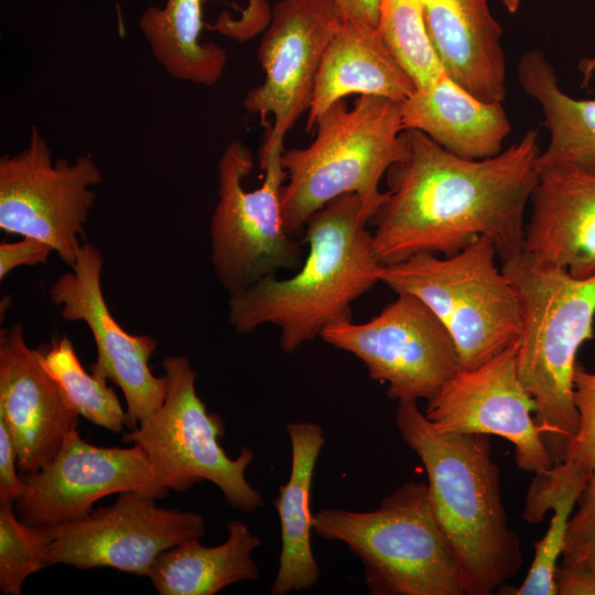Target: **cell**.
<instances>
[{
	"instance_id": "cell-1",
	"label": "cell",
	"mask_w": 595,
	"mask_h": 595,
	"mask_svg": "<svg viewBox=\"0 0 595 595\" xmlns=\"http://www.w3.org/2000/svg\"><path fill=\"white\" fill-rule=\"evenodd\" d=\"M404 134L408 155L388 170L389 197L370 221L383 266L421 252L453 256L483 236L501 262L523 250L524 212L541 153L537 129L479 160L455 155L419 130Z\"/></svg>"
},
{
	"instance_id": "cell-2",
	"label": "cell",
	"mask_w": 595,
	"mask_h": 595,
	"mask_svg": "<svg viewBox=\"0 0 595 595\" xmlns=\"http://www.w3.org/2000/svg\"><path fill=\"white\" fill-rule=\"evenodd\" d=\"M394 419L425 468L465 595L495 593L518 573L523 558L520 539L508 524L490 435L441 433L416 401H398Z\"/></svg>"
},
{
	"instance_id": "cell-3",
	"label": "cell",
	"mask_w": 595,
	"mask_h": 595,
	"mask_svg": "<svg viewBox=\"0 0 595 595\" xmlns=\"http://www.w3.org/2000/svg\"><path fill=\"white\" fill-rule=\"evenodd\" d=\"M366 226L354 193L315 212L305 225L309 252L295 274L266 277L230 294L228 321L235 332L274 325L282 351L291 354L327 326L351 321L353 302L380 282L383 266Z\"/></svg>"
},
{
	"instance_id": "cell-4",
	"label": "cell",
	"mask_w": 595,
	"mask_h": 595,
	"mask_svg": "<svg viewBox=\"0 0 595 595\" xmlns=\"http://www.w3.org/2000/svg\"><path fill=\"white\" fill-rule=\"evenodd\" d=\"M520 300L519 378L536 404V422L554 465L578 432L573 399L576 354L593 338L595 274L580 279L524 249L501 262Z\"/></svg>"
},
{
	"instance_id": "cell-5",
	"label": "cell",
	"mask_w": 595,
	"mask_h": 595,
	"mask_svg": "<svg viewBox=\"0 0 595 595\" xmlns=\"http://www.w3.org/2000/svg\"><path fill=\"white\" fill-rule=\"evenodd\" d=\"M316 137L282 154L288 184L282 188L285 229L294 237L310 217L334 198L357 194L368 224L386 203L382 176L409 152L402 102L359 96L353 108L336 101L315 120Z\"/></svg>"
},
{
	"instance_id": "cell-6",
	"label": "cell",
	"mask_w": 595,
	"mask_h": 595,
	"mask_svg": "<svg viewBox=\"0 0 595 595\" xmlns=\"http://www.w3.org/2000/svg\"><path fill=\"white\" fill-rule=\"evenodd\" d=\"M312 528L360 560L372 595H465L425 483H404L372 511L322 509Z\"/></svg>"
},
{
	"instance_id": "cell-7",
	"label": "cell",
	"mask_w": 595,
	"mask_h": 595,
	"mask_svg": "<svg viewBox=\"0 0 595 595\" xmlns=\"http://www.w3.org/2000/svg\"><path fill=\"white\" fill-rule=\"evenodd\" d=\"M496 256L483 236L453 256L421 252L379 273L393 292L415 295L436 315L454 340L461 370L487 363L522 335L519 295Z\"/></svg>"
},
{
	"instance_id": "cell-8",
	"label": "cell",
	"mask_w": 595,
	"mask_h": 595,
	"mask_svg": "<svg viewBox=\"0 0 595 595\" xmlns=\"http://www.w3.org/2000/svg\"><path fill=\"white\" fill-rule=\"evenodd\" d=\"M284 136L271 129L260 151L262 184L245 187L253 160L240 141H231L218 163V202L210 221L212 263L223 286L238 292L281 269H298L300 245L288 232L282 215Z\"/></svg>"
},
{
	"instance_id": "cell-9",
	"label": "cell",
	"mask_w": 595,
	"mask_h": 595,
	"mask_svg": "<svg viewBox=\"0 0 595 595\" xmlns=\"http://www.w3.org/2000/svg\"><path fill=\"white\" fill-rule=\"evenodd\" d=\"M161 365L167 378L164 402L122 441L141 446L155 478L169 490L185 493L208 480L234 509L250 513L262 507V496L246 479L255 454L242 447L235 459L226 455L219 445L226 431L224 421L209 413L196 393L190 360L176 355Z\"/></svg>"
},
{
	"instance_id": "cell-10",
	"label": "cell",
	"mask_w": 595,
	"mask_h": 595,
	"mask_svg": "<svg viewBox=\"0 0 595 595\" xmlns=\"http://www.w3.org/2000/svg\"><path fill=\"white\" fill-rule=\"evenodd\" d=\"M102 173L90 154L53 162L33 126L29 144L0 158V229L39 239L72 267L85 239V223Z\"/></svg>"
},
{
	"instance_id": "cell-11",
	"label": "cell",
	"mask_w": 595,
	"mask_h": 595,
	"mask_svg": "<svg viewBox=\"0 0 595 595\" xmlns=\"http://www.w3.org/2000/svg\"><path fill=\"white\" fill-rule=\"evenodd\" d=\"M320 337L359 358L388 397L429 400L459 370L456 346L436 315L415 295L397 293L370 321L340 322Z\"/></svg>"
},
{
	"instance_id": "cell-12",
	"label": "cell",
	"mask_w": 595,
	"mask_h": 595,
	"mask_svg": "<svg viewBox=\"0 0 595 595\" xmlns=\"http://www.w3.org/2000/svg\"><path fill=\"white\" fill-rule=\"evenodd\" d=\"M45 529L52 537V565L111 567L140 576L148 575L160 553L205 532L199 513L159 507L155 497L134 490L119 493L112 505L78 520Z\"/></svg>"
},
{
	"instance_id": "cell-13",
	"label": "cell",
	"mask_w": 595,
	"mask_h": 595,
	"mask_svg": "<svg viewBox=\"0 0 595 595\" xmlns=\"http://www.w3.org/2000/svg\"><path fill=\"white\" fill-rule=\"evenodd\" d=\"M25 491L14 502L18 517L35 528H51L87 516L106 496L134 490L156 499L167 496L140 445L96 446L71 432L58 453L37 472L21 476Z\"/></svg>"
},
{
	"instance_id": "cell-14",
	"label": "cell",
	"mask_w": 595,
	"mask_h": 595,
	"mask_svg": "<svg viewBox=\"0 0 595 595\" xmlns=\"http://www.w3.org/2000/svg\"><path fill=\"white\" fill-rule=\"evenodd\" d=\"M518 347L513 343L487 363L459 370L428 400L424 415L441 433L504 437L513 444L520 469L544 475L554 463L532 416L534 401L517 371Z\"/></svg>"
},
{
	"instance_id": "cell-15",
	"label": "cell",
	"mask_w": 595,
	"mask_h": 595,
	"mask_svg": "<svg viewBox=\"0 0 595 595\" xmlns=\"http://www.w3.org/2000/svg\"><path fill=\"white\" fill-rule=\"evenodd\" d=\"M102 266L100 250L84 242L71 271L52 283L48 296L61 307L63 320L82 321L90 329L97 347L91 374L121 389L127 403L126 426L131 431L162 405L167 378L155 377L149 367L155 339L129 334L110 313L101 289Z\"/></svg>"
},
{
	"instance_id": "cell-16",
	"label": "cell",
	"mask_w": 595,
	"mask_h": 595,
	"mask_svg": "<svg viewBox=\"0 0 595 595\" xmlns=\"http://www.w3.org/2000/svg\"><path fill=\"white\" fill-rule=\"evenodd\" d=\"M340 22L332 0H280L272 7L258 48L264 80L242 105L263 119L272 115L273 132L285 136L310 109L323 55Z\"/></svg>"
},
{
	"instance_id": "cell-17",
	"label": "cell",
	"mask_w": 595,
	"mask_h": 595,
	"mask_svg": "<svg viewBox=\"0 0 595 595\" xmlns=\"http://www.w3.org/2000/svg\"><path fill=\"white\" fill-rule=\"evenodd\" d=\"M0 420L7 425L22 475L37 472L77 430L79 415L28 346L18 323L0 331Z\"/></svg>"
},
{
	"instance_id": "cell-18",
	"label": "cell",
	"mask_w": 595,
	"mask_h": 595,
	"mask_svg": "<svg viewBox=\"0 0 595 595\" xmlns=\"http://www.w3.org/2000/svg\"><path fill=\"white\" fill-rule=\"evenodd\" d=\"M523 249L580 279L595 274V174L538 169Z\"/></svg>"
},
{
	"instance_id": "cell-19",
	"label": "cell",
	"mask_w": 595,
	"mask_h": 595,
	"mask_svg": "<svg viewBox=\"0 0 595 595\" xmlns=\"http://www.w3.org/2000/svg\"><path fill=\"white\" fill-rule=\"evenodd\" d=\"M432 45L444 72L483 101L506 97L502 29L487 0H423Z\"/></svg>"
},
{
	"instance_id": "cell-20",
	"label": "cell",
	"mask_w": 595,
	"mask_h": 595,
	"mask_svg": "<svg viewBox=\"0 0 595 595\" xmlns=\"http://www.w3.org/2000/svg\"><path fill=\"white\" fill-rule=\"evenodd\" d=\"M415 89L414 82L388 50L377 28L342 21L323 55L306 129L312 130L323 111L348 95L403 102Z\"/></svg>"
},
{
	"instance_id": "cell-21",
	"label": "cell",
	"mask_w": 595,
	"mask_h": 595,
	"mask_svg": "<svg viewBox=\"0 0 595 595\" xmlns=\"http://www.w3.org/2000/svg\"><path fill=\"white\" fill-rule=\"evenodd\" d=\"M404 130L415 129L446 151L470 160L502 151L511 125L500 101H483L445 72L402 102Z\"/></svg>"
},
{
	"instance_id": "cell-22",
	"label": "cell",
	"mask_w": 595,
	"mask_h": 595,
	"mask_svg": "<svg viewBox=\"0 0 595 595\" xmlns=\"http://www.w3.org/2000/svg\"><path fill=\"white\" fill-rule=\"evenodd\" d=\"M292 448L289 480L279 487L274 499L280 527L282 550L279 569L271 586L273 595L312 588L320 576L311 545L313 515L310 493L317 457L325 443L323 429L312 422L286 424Z\"/></svg>"
},
{
	"instance_id": "cell-23",
	"label": "cell",
	"mask_w": 595,
	"mask_h": 595,
	"mask_svg": "<svg viewBox=\"0 0 595 595\" xmlns=\"http://www.w3.org/2000/svg\"><path fill=\"white\" fill-rule=\"evenodd\" d=\"M227 540L205 547L199 539L175 545L152 562L148 577L160 595H214L244 581H255L259 570L252 552L259 537L240 520L227 523Z\"/></svg>"
},
{
	"instance_id": "cell-24",
	"label": "cell",
	"mask_w": 595,
	"mask_h": 595,
	"mask_svg": "<svg viewBox=\"0 0 595 595\" xmlns=\"http://www.w3.org/2000/svg\"><path fill=\"white\" fill-rule=\"evenodd\" d=\"M517 71L521 87L540 105L550 131L537 170L564 166L595 174V99H576L564 93L553 66L540 50L524 52Z\"/></svg>"
},
{
	"instance_id": "cell-25",
	"label": "cell",
	"mask_w": 595,
	"mask_h": 595,
	"mask_svg": "<svg viewBox=\"0 0 595 595\" xmlns=\"http://www.w3.org/2000/svg\"><path fill=\"white\" fill-rule=\"evenodd\" d=\"M205 0H166L163 8H148L139 26L155 60L172 77L212 86L224 74L226 51L202 41Z\"/></svg>"
},
{
	"instance_id": "cell-26",
	"label": "cell",
	"mask_w": 595,
	"mask_h": 595,
	"mask_svg": "<svg viewBox=\"0 0 595 595\" xmlns=\"http://www.w3.org/2000/svg\"><path fill=\"white\" fill-rule=\"evenodd\" d=\"M39 351L42 365L79 416L110 432L122 431L127 414L115 390L84 369L68 337L56 338Z\"/></svg>"
},
{
	"instance_id": "cell-27",
	"label": "cell",
	"mask_w": 595,
	"mask_h": 595,
	"mask_svg": "<svg viewBox=\"0 0 595 595\" xmlns=\"http://www.w3.org/2000/svg\"><path fill=\"white\" fill-rule=\"evenodd\" d=\"M377 29L416 89L429 87L444 72L428 33L423 0H379Z\"/></svg>"
},
{
	"instance_id": "cell-28",
	"label": "cell",
	"mask_w": 595,
	"mask_h": 595,
	"mask_svg": "<svg viewBox=\"0 0 595 595\" xmlns=\"http://www.w3.org/2000/svg\"><path fill=\"white\" fill-rule=\"evenodd\" d=\"M52 537L45 528L25 524L14 504L0 505V591L20 595L31 574L51 566Z\"/></svg>"
},
{
	"instance_id": "cell-29",
	"label": "cell",
	"mask_w": 595,
	"mask_h": 595,
	"mask_svg": "<svg viewBox=\"0 0 595 595\" xmlns=\"http://www.w3.org/2000/svg\"><path fill=\"white\" fill-rule=\"evenodd\" d=\"M573 399L580 415L577 434L561 463L542 475L548 483L580 479L587 483L595 472V351L592 371L576 363L573 374Z\"/></svg>"
},
{
	"instance_id": "cell-30",
	"label": "cell",
	"mask_w": 595,
	"mask_h": 595,
	"mask_svg": "<svg viewBox=\"0 0 595 595\" xmlns=\"http://www.w3.org/2000/svg\"><path fill=\"white\" fill-rule=\"evenodd\" d=\"M582 490L581 487L570 486L558 494L551 508L554 515L545 534L534 544V556L528 574L519 587H508L510 592L507 594L556 595L554 573L563 553L567 521Z\"/></svg>"
},
{
	"instance_id": "cell-31",
	"label": "cell",
	"mask_w": 595,
	"mask_h": 595,
	"mask_svg": "<svg viewBox=\"0 0 595 595\" xmlns=\"http://www.w3.org/2000/svg\"><path fill=\"white\" fill-rule=\"evenodd\" d=\"M577 509L570 516L562 562L595 571V472L589 476L576 500Z\"/></svg>"
},
{
	"instance_id": "cell-32",
	"label": "cell",
	"mask_w": 595,
	"mask_h": 595,
	"mask_svg": "<svg viewBox=\"0 0 595 595\" xmlns=\"http://www.w3.org/2000/svg\"><path fill=\"white\" fill-rule=\"evenodd\" d=\"M272 17L268 0H247L239 17L223 12L210 26L212 30L238 42H246L264 31Z\"/></svg>"
},
{
	"instance_id": "cell-33",
	"label": "cell",
	"mask_w": 595,
	"mask_h": 595,
	"mask_svg": "<svg viewBox=\"0 0 595 595\" xmlns=\"http://www.w3.org/2000/svg\"><path fill=\"white\" fill-rule=\"evenodd\" d=\"M53 248L35 238L22 237L14 242L0 244V279L3 280L13 269L20 266L45 263Z\"/></svg>"
},
{
	"instance_id": "cell-34",
	"label": "cell",
	"mask_w": 595,
	"mask_h": 595,
	"mask_svg": "<svg viewBox=\"0 0 595 595\" xmlns=\"http://www.w3.org/2000/svg\"><path fill=\"white\" fill-rule=\"evenodd\" d=\"M18 456L11 435L0 420V505L14 504L25 491V483L18 476Z\"/></svg>"
},
{
	"instance_id": "cell-35",
	"label": "cell",
	"mask_w": 595,
	"mask_h": 595,
	"mask_svg": "<svg viewBox=\"0 0 595 595\" xmlns=\"http://www.w3.org/2000/svg\"><path fill=\"white\" fill-rule=\"evenodd\" d=\"M556 595H595V571L561 562L554 573Z\"/></svg>"
},
{
	"instance_id": "cell-36",
	"label": "cell",
	"mask_w": 595,
	"mask_h": 595,
	"mask_svg": "<svg viewBox=\"0 0 595 595\" xmlns=\"http://www.w3.org/2000/svg\"><path fill=\"white\" fill-rule=\"evenodd\" d=\"M340 21L378 26L379 0H332Z\"/></svg>"
},
{
	"instance_id": "cell-37",
	"label": "cell",
	"mask_w": 595,
	"mask_h": 595,
	"mask_svg": "<svg viewBox=\"0 0 595 595\" xmlns=\"http://www.w3.org/2000/svg\"><path fill=\"white\" fill-rule=\"evenodd\" d=\"M581 72L583 74V85H586L595 72V56L586 58L581 63Z\"/></svg>"
},
{
	"instance_id": "cell-38",
	"label": "cell",
	"mask_w": 595,
	"mask_h": 595,
	"mask_svg": "<svg viewBox=\"0 0 595 595\" xmlns=\"http://www.w3.org/2000/svg\"><path fill=\"white\" fill-rule=\"evenodd\" d=\"M502 2L510 13H515L518 10L521 0H502Z\"/></svg>"
}]
</instances>
